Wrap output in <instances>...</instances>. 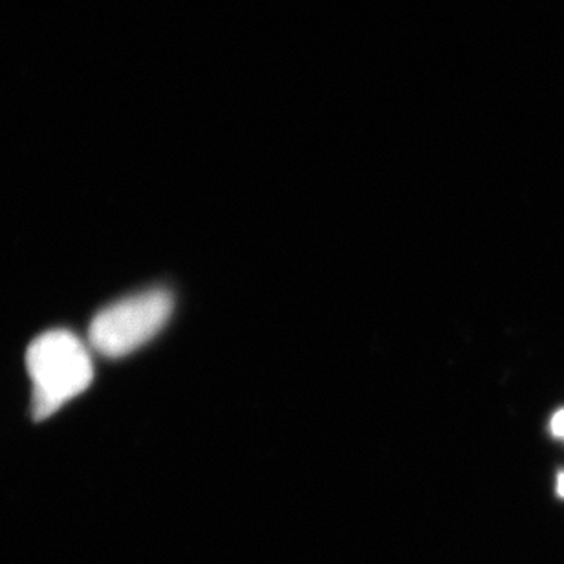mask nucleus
Returning <instances> with one entry per match:
<instances>
[{"label": "nucleus", "mask_w": 564, "mask_h": 564, "mask_svg": "<svg viewBox=\"0 0 564 564\" xmlns=\"http://www.w3.org/2000/svg\"><path fill=\"white\" fill-rule=\"evenodd\" d=\"M26 365L33 381V420H44L79 397L94 378L87 347L68 330L46 332L30 345Z\"/></svg>", "instance_id": "obj_1"}, {"label": "nucleus", "mask_w": 564, "mask_h": 564, "mask_svg": "<svg viewBox=\"0 0 564 564\" xmlns=\"http://www.w3.org/2000/svg\"><path fill=\"white\" fill-rule=\"evenodd\" d=\"M173 312V297L165 290H149L110 304L94 317L88 339L96 352L123 358L151 341Z\"/></svg>", "instance_id": "obj_2"}, {"label": "nucleus", "mask_w": 564, "mask_h": 564, "mask_svg": "<svg viewBox=\"0 0 564 564\" xmlns=\"http://www.w3.org/2000/svg\"><path fill=\"white\" fill-rule=\"evenodd\" d=\"M550 431L557 438H564V409L560 413L554 414V419L550 422Z\"/></svg>", "instance_id": "obj_3"}, {"label": "nucleus", "mask_w": 564, "mask_h": 564, "mask_svg": "<svg viewBox=\"0 0 564 564\" xmlns=\"http://www.w3.org/2000/svg\"><path fill=\"white\" fill-rule=\"evenodd\" d=\"M557 494L564 499V473L561 475L560 480H557Z\"/></svg>", "instance_id": "obj_4"}]
</instances>
